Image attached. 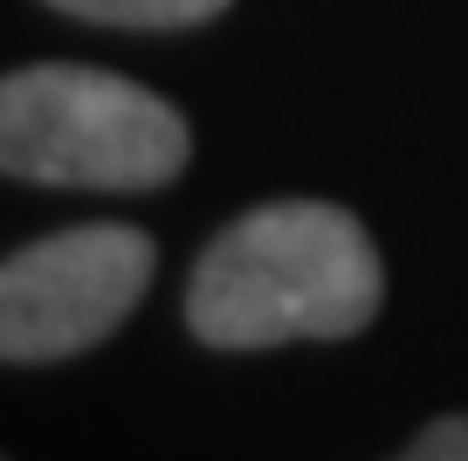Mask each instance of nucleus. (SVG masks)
Masks as SVG:
<instances>
[{
	"mask_svg": "<svg viewBox=\"0 0 468 461\" xmlns=\"http://www.w3.org/2000/svg\"><path fill=\"white\" fill-rule=\"evenodd\" d=\"M69 21H90V28H145V35H165V28H207L234 7V0H42Z\"/></svg>",
	"mask_w": 468,
	"mask_h": 461,
	"instance_id": "4",
	"label": "nucleus"
},
{
	"mask_svg": "<svg viewBox=\"0 0 468 461\" xmlns=\"http://www.w3.org/2000/svg\"><path fill=\"white\" fill-rule=\"evenodd\" d=\"M159 275V241L124 220H83L0 262V359L62 365L132 324Z\"/></svg>",
	"mask_w": 468,
	"mask_h": 461,
	"instance_id": "3",
	"label": "nucleus"
},
{
	"mask_svg": "<svg viewBox=\"0 0 468 461\" xmlns=\"http://www.w3.org/2000/svg\"><path fill=\"white\" fill-rule=\"evenodd\" d=\"M393 461H468V413H434Z\"/></svg>",
	"mask_w": 468,
	"mask_h": 461,
	"instance_id": "5",
	"label": "nucleus"
},
{
	"mask_svg": "<svg viewBox=\"0 0 468 461\" xmlns=\"http://www.w3.org/2000/svg\"><path fill=\"white\" fill-rule=\"evenodd\" d=\"M386 303L372 228L337 200H262L200 248L179 317L207 351L345 345Z\"/></svg>",
	"mask_w": 468,
	"mask_h": 461,
	"instance_id": "1",
	"label": "nucleus"
},
{
	"mask_svg": "<svg viewBox=\"0 0 468 461\" xmlns=\"http://www.w3.org/2000/svg\"><path fill=\"white\" fill-rule=\"evenodd\" d=\"M193 166L173 97L97 62H28L0 76V173L69 193H165Z\"/></svg>",
	"mask_w": 468,
	"mask_h": 461,
	"instance_id": "2",
	"label": "nucleus"
}]
</instances>
